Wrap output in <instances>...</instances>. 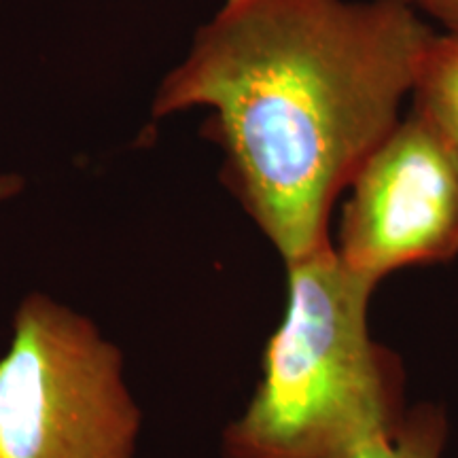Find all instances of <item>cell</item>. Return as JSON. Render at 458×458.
Returning <instances> with one entry per match:
<instances>
[{
	"label": "cell",
	"mask_w": 458,
	"mask_h": 458,
	"mask_svg": "<svg viewBox=\"0 0 458 458\" xmlns=\"http://www.w3.org/2000/svg\"><path fill=\"white\" fill-rule=\"evenodd\" d=\"M335 253L380 283L391 272L458 255V156L414 108L351 181Z\"/></svg>",
	"instance_id": "obj_4"
},
{
	"label": "cell",
	"mask_w": 458,
	"mask_h": 458,
	"mask_svg": "<svg viewBox=\"0 0 458 458\" xmlns=\"http://www.w3.org/2000/svg\"><path fill=\"white\" fill-rule=\"evenodd\" d=\"M26 179L17 172H0V208L13 202L24 193Z\"/></svg>",
	"instance_id": "obj_8"
},
{
	"label": "cell",
	"mask_w": 458,
	"mask_h": 458,
	"mask_svg": "<svg viewBox=\"0 0 458 458\" xmlns=\"http://www.w3.org/2000/svg\"><path fill=\"white\" fill-rule=\"evenodd\" d=\"M422 15L431 17L444 32L458 34V0H408Z\"/></svg>",
	"instance_id": "obj_7"
},
{
	"label": "cell",
	"mask_w": 458,
	"mask_h": 458,
	"mask_svg": "<svg viewBox=\"0 0 458 458\" xmlns=\"http://www.w3.org/2000/svg\"><path fill=\"white\" fill-rule=\"evenodd\" d=\"M140 431L122 348L54 295L21 297L0 354V458H136Z\"/></svg>",
	"instance_id": "obj_3"
},
{
	"label": "cell",
	"mask_w": 458,
	"mask_h": 458,
	"mask_svg": "<svg viewBox=\"0 0 458 458\" xmlns=\"http://www.w3.org/2000/svg\"><path fill=\"white\" fill-rule=\"evenodd\" d=\"M411 100L458 156V34H433L418 62Z\"/></svg>",
	"instance_id": "obj_5"
},
{
	"label": "cell",
	"mask_w": 458,
	"mask_h": 458,
	"mask_svg": "<svg viewBox=\"0 0 458 458\" xmlns=\"http://www.w3.org/2000/svg\"><path fill=\"white\" fill-rule=\"evenodd\" d=\"M433 34L408 0H223L151 117L210 113L223 181L291 266L331 244L335 198L401 119Z\"/></svg>",
	"instance_id": "obj_1"
},
{
	"label": "cell",
	"mask_w": 458,
	"mask_h": 458,
	"mask_svg": "<svg viewBox=\"0 0 458 458\" xmlns=\"http://www.w3.org/2000/svg\"><path fill=\"white\" fill-rule=\"evenodd\" d=\"M445 418L435 405L408 410L393 431H386L357 450L352 458H442Z\"/></svg>",
	"instance_id": "obj_6"
},
{
	"label": "cell",
	"mask_w": 458,
	"mask_h": 458,
	"mask_svg": "<svg viewBox=\"0 0 458 458\" xmlns=\"http://www.w3.org/2000/svg\"><path fill=\"white\" fill-rule=\"evenodd\" d=\"M286 280L284 318L253 397L221 435V456L352 458L408 414L399 359L368 329L377 283L334 242L286 266Z\"/></svg>",
	"instance_id": "obj_2"
}]
</instances>
